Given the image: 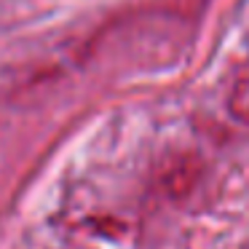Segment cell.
Masks as SVG:
<instances>
[{
    "mask_svg": "<svg viewBox=\"0 0 249 249\" xmlns=\"http://www.w3.org/2000/svg\"><path fill=\"white\" fill-rule=\"evenodd\" d=\"M228 107L241 124H249V72L233 83L231 97H228Z\"/></svg>",
    "mask_w": 249,
    "mask_h": 249,
    "instance_id": "6da1fadb",
    "label": "cell"
}]
</instances>
